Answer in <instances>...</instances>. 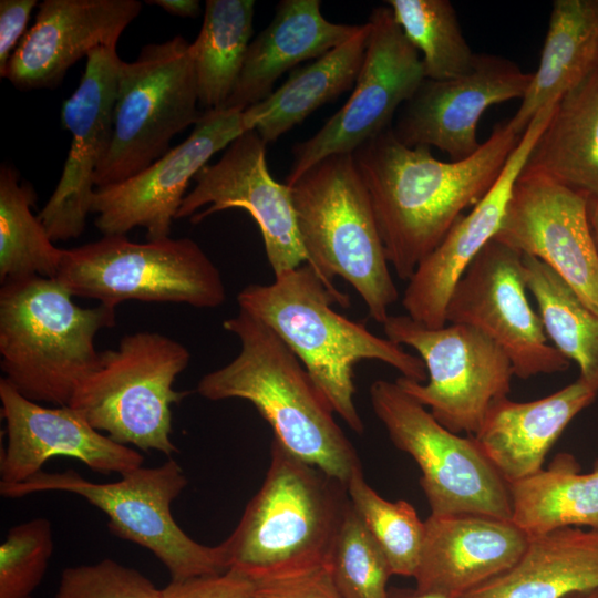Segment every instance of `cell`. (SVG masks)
I'll list each match as a JSON object with an SVG mask.
<instances>
[{
  "mask_svg": "<svg viewBox=\"0 0 598 598\" xmlns=\"http://www.w3.org/2000/svg\"><path fill=\"white\" fill-rule=\"evenodd\" d=\"M523 134L498 123L471 156L443 162L427 146L410 147L392 128L353 153L371 199L389 264L408 281L419 264L499 177Z\"/></svg>",
  "mask_w": 598,
  "mask_h": 598,
  "instance_id": "1",
  "label": "cell"
},
{
  "mask_svg": "<svg viewBox=\"0 0 598 598\" xmlns=\"http://www.w3.org/2000/svg\"><path fill=\"white\" fill-rule=\"evenodd\" d=\"M223 327L239 339L240 351L199 380L198 394L210 401H249L271 427L274 441L347 485L362 467L360 458L300 360L270 327L241 309Z\"/></svg>",
  "mask_w": 598,
  "mask_h": 598,
  "instance_id": "2",
  "label": "cell"
},
{
  "mask_svg": "<svg viewBox=\"0 0 598 598\" xmlns=\"http://www.w3.org/2000/svg\"><path fill=\"white\" fill-rule=\"evenodd\" d=\"M239 309L270 327L300 360L333 412L357 434L364 431L354 403V367L375 360L401 377L423 383V360L363 323L332 309L344 307L308 264L275 276L270 285L251 283L237 295Z\"/></svg>",
  "mask_w": 598,
  "mask_h": 598,
  "instance_id": "3",
  "label": "cell"
},
{
  "mask_svg": "<svg viewBox=\"0 0 598 598\" xmlns=\"http://www.w3.org/2000/svg\"><path fill=\"white\" fill-rule=\"evenodd\" d=\"M349 507L347 485L272 440L260 488L219 544L227 570L255 580L327 564Z\"/></svg>",
  "mask_w": 598,
  "mask_h": 598,
  "instance_id": "4",
  "label": "cell"
},
{
  "mask_svg": "<svg viewBox=\"0 0 598 598\" xmlns=\"http://www.w3.org/2000/svg\"><path fill=\"white\" fill-rule=\"evenodd\" d=\"M56 280H9L0 289V367L24 398L69 405L100 365L95 337L115 324V309L83 308Z\"/></svg>",
  "mask_w": 598,
  "mask_h": 598,
  "instance_id": "5",
  "label": "cell"
},
{
  "mask_svg": "<svg viewBox=\"0 0 598 598\" xmlns=\"http://www.w3.org/2000/svg\"><path fill=\"white\" fill-rule=\"evenodd\" d=\"M289 187L307 264L347 308L349 296L333 285L344 279L383 324L399 291L353 154L323 158Z\"/></svg>",
  "mask_w": 598,
  "mask_h": 598,
  "instance_id": "6",
  "label": "cell"
},
{
  "mask_svg": "<svg viewBox=\"0 0 598 598\" xmlns=\"http://www.w3.org/2000/svg\"><path fill=\"white\" fill-rule=\"evenodd\" d=\"M189 361V350L163 333L125 334L115 349L101 351L99 368L69 406L116 443L171 456L178 453L171 439L172 405L188 394L174 383Z\"/></svg>",
  "mask_w": 598,
  "mask_h": 598,
  "instance_id": "7",
  "label": "cell"
},
{
  "mask_svg": "<svg viewBox=\"0 0 598 598\" xmlns=\"http://www.w3.org/2000/svg\"><path fill=\"white\" fill-rule=\"evenodd\" d=\"M55 279L73 296L116 308L128 300L212 309L226 300L220 271L190 238L132 241L126 235L64 249Z\"/></svg>",
  "mask_w": 598,
  "mask_h": 598,
  "instance_id": "8",
  "label": "cell"
},
{
  "mask_svg": "<svg viewBox=\"0 0 598 598\" xmlns=\"http://www.w3.org/2000/svg\"><path fill=\"white\" fill-rule=\"evenodd\" d=\"M187 485L173 458L156 467H138L113 483H95L74 470L40 471L29 480L0 484L3 497L19 498L41 492H66L85 498L109 517L115 536L153 553L172 580L221 574L227 570L220 546H205L190 538L175 522L171 506Z\"/></svg>",
  "mask_w": 598,
  "mask_h": 598,
  "instance_id": "9",
  "label": "cell"
},
{
  "mask_svg": "<svg viewBox=\"0 0 598 598\" xmlns=\"http://www.w3.org/2000/svg\"><path fill=\"white\" fill-rule=\"evenodd\" d=\"M198 104L192 45L182 35L122 61L112 141L95 171V188L121 183L166 154L172 138L202 117Z\"/></svg>",
  "mask_w": 598,
  "mask_h": 598,
  "instance_id": "10",
  "label": "cell"
},
{
  "mask_svg": "<svg viewBox=\"0 0 598 598\" xmlns=\"http://www.w3.org/2000/svg\"><path fill=\"white\" fill-rule=\"evenodd\" d=\"M369 394L394 446L417 464L432 515L474 513L511 519L508 485L472 435L444 427L395 381L375 380Z\"/></svg>",
  "mask_w": 598,
  "mask_h": 598,
  "instance_id": "11",
  "label": "cell"
},
{
  "mask_svg": "<svg viewBox=\"0 0 598 598\" xmlns=\"http://www.w3.org/2000/svg\"><path fill=\"white\" fill-rule=\"evenodd\" d=\"M382 326L389 340L420 354L427 372L426 383L395 382L451 432L475 435L491 405L511 392L512 364L480 330L453 323L430 329L408 315H390Z\"/></svg>",
  "mask_w": 598,
  "mask_h": 598,
  "instance_id": "12",
  "label": "cell"
},
{
  "mask_svg": "<svg viewBox=\"0 0 598 598\" xmlns=\"http://www.w3.org/2000/svg\"><path fill=\"white\" fill-rule=\"evenodd\" d=\"M368 22V45L352 93L313 136L295 145L286 177L288 186L323 158L353 154L390 128L398 109L425 80L421 55L395 22L389 6L374 8Z\"/></svg>",
  "mask_w": 598,
  "mask_h": 598,
  "instance_id": "13",
  "label": "cell"
},
{
  "mask_svg": "<svg viewBox=\"0 0 598 598\" xmlns=\"http://www.w3.org/2000/svg\"><path fill=\"white\" fill-rule=\"evenodd\" d=\"M523 254L492 239L457 281L446 323L466 324L492 339L507 355L514 377L529 379L568 370L526 296Z\"/></svg>",
  "mask_w": 598,
  "mask_h": 598,
  "instance_id": "14",
  "label": "cell"
},
{
  "mask_svg": "<svg viewBox=\"0 0 598 598\" xmlns=\"http://www.w3.org/2000/svg\"><path fill=\"white\" fill-rule=\"evenodd\" d=\"M244 110L205 111L189 136L138 174L97 187L91 203L103 236L142 227L147 240L168 238L190 179L218 151L245 132Z\"/></svg>",
  "mask_w": 598,
  "mask_h": 598,
  "instance_id": "15",
  "label": "cell"
},
{
  "mask_svg": "<svg viewBox=\"0 0 598 598\" xmlns=\"http://www.w3.org/2000/svg\"><path fill=\"white\" fill-rule=\"evenodd\" d=\"M588 203L586 195L523 169L493 239L543 261L598 315V248Z\"/></svg>",
  "mask_w": 598,
  "mask_h": 598,
  "instance_id": "16",
  "label": "cell"
},
{
  "mask_svg": "<svg viewBox=\"0 0 598 598\" xmlns=\"http://www.w3.org/2000/svg\"><path fill=\"white\" fill-rule=\"evenodd\" d=\"M266 143L255 130L245 131L218 162L205 165L194 177L176 219L194 224L214 213L246 210L261 233L266 256L275 276L307 264L296 223L290 187L272 178L266 161Z\"/></svg>",
  "mask_w": 598,
  "mask_h": 598,
  "instance_id": "17",
  "label": "cell"
},
{
  "mask_svg": "<svg viewBox=\"0 0 598 598\" xmlns=\"http://www.w3.org/2000/svg\"><path fill=\"white\" fill-rule=\"evenodd\" d=\"M121 63L116 45L93 50L79 86L62 104L61 122L72 142L59 183L38 215L53 241L78 238L85 229L94 174L112 141Z\"/></svg>",
  "mask_w": 598,
  "mask_h": 598,
  "instance_id": "18",
  "label": "cell"
},
{
  "mask_svg": "<svg viewBox=\"0 0 598 598\" xmlns=\"http://www.w3.org/2000/svg\"><path fill=\"white\" fill-rule=\"evenodd\" d=\"M530 80L532 73L508 59L477 54L474 68L463 75L425 79L391 128L406 146L436 147L452 161L466 158L482 145L477 125L483 113L494 104L523 99Z\"/></svg>",
  "mask_w": 598,
  "mask_h": 598,
  "instance_id": "19",
  "label": "cell"
},
{
  "mask_svg": "<svg viewBox=\"0 0 598 598\" xmlns=\"http://www.w3.org/2000/svg\"><path fill=\"white\" fill-rule=\"evenodd\" d=\"M556 105L557 102L549 103L533 117L488 193L453 225L408 280L402 305L416 322L430 329L446 326V306L454 287L498 233L514 184Z\"/></svg>",
  "mask_w": 598,
  "mask_h": 598,
  "instance_id": "20",
  "label": "cell"
},
{
  "mask_svg": "<svg viewBox=\"0 0 598 598\" xmlns=\"http://www.w3.org/2000/svg\"><path fill=\"white\" fill-rule=\"evenodd\" d=\"M1 413L8 443L0 460V484L22 483L53 456L84 463L90 470L121 476L142 466L144 456L95 430L69 405L47 408L0 379Z\"/></svg>",
  "mask_w": 598,
  "mask_h": 598,
  "instance_id": "21",
  "label": "cell"
},
{
  "mask_svg": "<svg viewBox=\"0 0 598 598\" xmlns=\"http://www.w3.org/2000/svg\"><path fill=\"white\" fill-rule=\"evenodd\" d=\"M141 9L136 0H44L0 75L19 90L54 89L80 59L116 45Z\"/></svg>",
  "mask_w": 598,
  "mask_h": 598,
  "instance_id": "22",
  "label": "cell"
},
{
  "mask_svg": "<svg viewBox=\"0 0 598 598\" xmlns=\"http://www.w3.org/2000/svg\"><path fill=\"white\" fill-rule=\"evenodd\" d=\"M527 543L528 536L511 519L474 513L430 514L414 589L461 598L512 568Z\"/></svg>",
  "mask_w": 598,
  "mask_h": 598,
  "instance_id": "23",
  "label": "cell"
},
{
  "mask_svg": "<svg viewBox=\"0 0 598 598\" xmlns=\"http://www.w3.org/2000/svg\"><path fill=\"white\" fill-rule=\"evenodd\" d=\"M597 395L578 378L534 401L516 402L504 396L491 405L481 429L472 436L509 484L543 468L564 430Z\"/></svg>",
  "mask_w": 598,
  "mask_h": 598,
  "instance_id": "24",
  "label": "cell"
},
{
  "mask_svg": "<svg viewBox=\"0 0 598 598\" xmlns=\"http://www.w3.org/2000/svg\"><path fill=\"white\" fill-rule=\"evenodd\" d=\"M361 24L334 23L319 0H282L270 23L251 40L224 109L246 110L266 99L276 81L299 63L318 59L352 38ZM223 109V107H221Z\"/></svg>",
  "mask_w": 598,
  "mask_h": 598,
  "instance_id": "25",
  "label": "cell"
},
{
  "mask_svg": "<svg viewBox=\"0 0 598 598\" xmlns=\"http://www.w3.org/2000/svg\"><path fill=\"white\" fill-rule=\"evenodd\" d=\"M598 588V529L565 527L528 537L518 561L461 598H564Z\"/></svg>",
  "mask_w": 598,
  "mask_h": 598,
  "instance_id": "26",
  "label": "cell"
},
{
  "mask_svg": "<svg viewBox=\"0 0 598 598\" xmlns=\"http://www.w3.org/2000/svg\"><path fill=\"white\" fill-rule=\"evenodd\" d=\"M597 70L598 0H555L538 68L509 125L523 134L543 107L559 101Z\"/></svg>",
  "mask_w": 598,
  "mask_h": 598,
  "instance_id": "27",
  "label": "cell"
},
{
  "mask_svg": "<svg viewBox=\"0 0 598 598\" xmlns=\"http://www.w3.org/2000/svg\"><path fill=\"white\" fill-rule=\"evenodd\" d=\"M369 22L339 47L296 69L288 80L259 103L244 110L245 131L255 130L268 144L301 123L321 105L353 89L362 68Z\"/></svg>",
  "mask_w": 598,
  "mask_h": 598,
  "instance_id": "28",
  "label": "cell"
},
{
  "mask_svg": "<svg viewBox=\"0 0 598 598\" xmlns=\"http://www.w3.org/2000/svg\"><path fill=\"white\" fill-rule=\"evenodd\" d=\"M524 171L598 199V70L559 100Z\"/></svg>",
  "mask_w": 598,
  "mask_h": 598,
  "instance_id": "29",
  "label": "cell"
},
{
  "mask_svg": "<svg viewBox=\"0 0 598 598\" xmlns=\"http://www.w3.org/2000/svg\"><path fill=\"white\" fill-rule=\"evenodd\" d=\"M580 468L561 452L547 468L507 484L511 520L528 537L565 527L598 529V460L590 472Z\"/></svg>",
  "mask_w": 598,
  "mask_h": 598,
  "instance_id": "30",
  "label": "cell"
},
{
  "mask_svg": "<svg viewBox=\"0 0 598 598\" xmlns=\"http://www.w3.org/2000/svg\"><path fill=\"white\" fill-rule=\"evenodd\" d=\"M254 0H207L194 42L198 102L206 111L221 109L240 74L252 34Z\"/></svg>",
  "mask_w": 598,
  "mask_h": 598,
  "instance_id": "31",
  "label": "cell"
},
{
  "mask_svg": "<svg viewBox=\"0 0 598 598\" xmlns=\"http://www.w3.org/2000/svg\"><path fill=\"white\" fill-rule=\"evenodd\" d=\"M523 268L548 340L577 363L579 378L598 392V315L539 259L523 255Z\"/></svg>",
  "mask_w": 598,
  "mask_h": 598,
  "instance_id": "32",
  "label": "cell"
},
{
  "mask_svg": "<svg viewBox=\"0 0 598 598\" xmlns=\"http://www.w3.org/2000/svg\"><path fill=\"white\" fill-rule=\"evenodd\" d=\"M35 193L13 167L0 168V281L33 276L55 279L64 249L53 240L31 208Z\"/></svg>",
  "mask_w": 598,
  "mask_h": 598,
  "instance_id": "33",
  "label": "cell"
},
{
  "mask_svg": "<svg viewBox=\"0 0 598 598\" xmlns=\"http://www.w3.org/2000/svg\"><path fill=\"white\" fill-rule=\"evenodd\" d=\"M386 6L406 39L422 53L425 79L450 80L474 68L477 54L448 0H388Z\"/></svg>",
  "mask_w": 598,
  "mask_h": 598,
  "instance_id": "34",
  "label": "cell"
},
{
  "mask_svg": "<svg viewBox=\"0 0 598 598\" xmlns=\"http://www.w3.org/2000/svg\"><path fill=\"white\" fill-rule=\"evenodd\" d=\"M353 511L385 556L392 575L414 577L425 536V520L406 501L391 502L365 481L362 467L347 483Z\"/></svg>",
  "mask_w": 598,
  "mask_h": 598,
  "instance_id": "35",
  "label": "cell"
},
{
  "mask_svg": "<svg viewBox=\"0 0 598 598\" xmlns=\"http://www.w3.org/2000/svg\"><path fill=\"white\" fill-rule=\"evenodd\" d=\"M327 565L342 598H390L389 563L351 503L331 547Z\"/></svg>",
  "mask_w": 598,
  "mask_h": 598,
  "instance_id": "36",
  "label": "cell"
},
{
  "mask_svg": "<svg viewBox=\"0 0 598 598\" xmlns=\"http://www.w3.org/2000/svg\"><path fill=\"white\" fill-rule=\"evenodd\" d=\"M52 551L49 519L38 517L12 527L0 546V598H31Z\"/></svg>",
  "mask_w": 598,
  "mask_h": 598,
  "instance_id": "37",
  "label": "cell"
},
{
  "mask_svg": "<svg viewBox=\"0 0 598 598\" xmlns=\"http://www.w3.org/2000/svg\"><path fill=\"white\" fill-rule=\"evenodd\" d=\"M54 598H163L138 570L105 558L62 571Z\"/></svg>",
  "mask_w": 598,
  "mask_h": 598,
  "instance_id": "38",
  "label": "cell"
},
{
  "mask_svg": "<svg viewBox=\"0 0 598 598\" xmlns=\"http://www.w3.org/2000/svg\"><path fill=\"white\" fill-rule=\"evenodd\" d=\"M251 581L255 598H342L327 564Z\"/></svg>",
  "mask_w": 598,
  "mask_h": 598,
  "instance_id": "39",
  "label": "cell"
},
{
  "mask_svg": "<svg viewBox=\"0 0 598 598\" xmlns=\"http://www.w3.org/2000/svg\"><path fill=\"white\" fill-rule=\"evenodd\" d=\"M163 598H255L252 581L228 569L221 574L172 580L162 589Z\"/></svg>",
  "mask_w": 598,
  "mask_h": 598,
  "instance_id": "40",
  "label": "cell"
},
{
  "mask_svg": "<svg viewBox=\"0 0 598 598\" xmlns=\"http://www.w3.org/2000/svg\"><path fill=\"white\" fill-rule=\"evenodd\" d=\"M35 0L0 1V73L25 34Z\"/></svg>",
  "mask_w": 598,
  "mask_h": 598,
  "instance_id": "41",
  "label": "cell"
},
{
  "mask_svg": "<svg viewBox=\"0 0 598 598\" xmlns=\"http://www.w3.org/2000/svg\"><path fill=\"white\" fill-rule=\"evenodd\" d=\"M146 3L161 7L166 12L182 18H195L200 10L197 0H150Z\"/></svg>",
  "mask_w": 598,
  "mask_h": 598,
  "instance_id": "42",
  "label": "cell"
},
{
  "mask_svg": "<svg viewBox=\"0 0 598 598\" xmlns=\"http://www.w3.org/2000/svg\"><path fill=\"white\" fill-rule=\"evenodd\" d=\"M588 214L592 236L598 248V199H589Z\"/></svg>",
  "mask_w": 598,
  "mask_h": 598,
  "instance_id": "43",
  "label": "cell"
},
{
  "mask_svg": "<svg viewBox=\"0 0 598 598\" xmlns=\"http://www.w3.org/2000/svg\"><path fill=\"white\" fill-rule=\"evenodd\" d=\"M390 598H443L431 594H421L415 589H392L389 591Z\"/></svg>",
  "mask_w": 598,
  "mask_h": 598,
  "instance_id": "44",
  "label": "cell"
},
{
  "mask_svg": "<svg viewBox=\"0 0 598 598\" xmlns=\"http://www.w3.org/2000/svg\"><path fill=\"white\" fill-rule=\"evenodd\" d=\"M564 598H598V588L574 592Z\"/></svg>",
  "mask_w": 598,
  "mask_h": 598,
  "instance_id": "45",
  "label": "cell"
}]
</instances>
